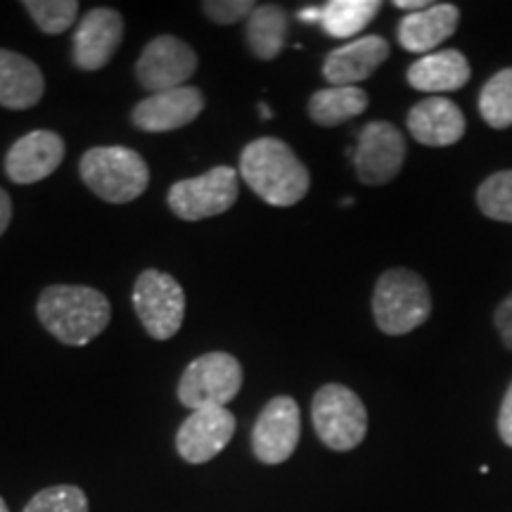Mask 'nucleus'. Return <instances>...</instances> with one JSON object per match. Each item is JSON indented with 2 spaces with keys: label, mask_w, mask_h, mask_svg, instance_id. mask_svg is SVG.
I'll list each match as a JSON object with an SVG mask.
<instances>
[{
  "label": "nucleus",
  "mask_w": 512,
  "mask_h": 512,
  "mask_svg": "<svg viewBox=\"0 0 512 512\" xmlns=\"http://www.w3.org/2000/svg\"><path fill=\"white\" fill-rule=\"evenodd\" d=\"M240 176L271 207H294L311 188L309 169L280 138L252 140L240 155Z\"/></svg>",
  "instance_id": "1"
},
{
  "label": "nucleus",
  "mask_w": 512,
  "mask_h": 512,
  "mask_svg": "<svg viewBox=\"0 0 512 512\" xmlns=\"http://www.w3.org/2000/svg\"><path fill=\"white\" fill-rule=\"evenodd\" d=\"M38 320L67 347H86L112 320V306L100 290L81 285H50L36 304Z\"/></svg>",
  "instance_id": "2"
},
{
  "label": "nucleus",
  "mask_w": 512,
  "mask_h": 512,
  "mask_svg": "<svg viewBox=\"0 0 512 512\" xmlns=\"http://www.w3.org/2000/svg\"><path fill=\"white\" fill-rule=\"evenodd\" d=\"M81 181L100 200L110 204H128L138 200L150 185V169L145 159L131 147L110 145L93 147L81 157Z\"/></svg>",
  "instance_id": "3"
},
{
  "label": "nucleus",
  "mask_w": 512,
  "mask_h": 512,
  "mask_svg": "<svg viewBox=\"0 0 512 512\" xmlns=\"http://www.w3.org/2000/svg\"><path fill=\"white\" fill-rule=\"evenodd\" d=\"M432 313V294L425 280L408 268L382 273L373 294V316L384 335H408Z\"/></svg>",
  "instance_id": "4"
},
{
  "label": "nucleus",
  "mask_w": 512,
  "mask_h": 512,
  "mask_svg": "<svg viewBox=\"0 0 512 512\" xmlns=\"http://www.w3.org/2000/svg\"><path fill=\"white\" fill-rule=\"evenodd\" d=\"M316 434L332 451H351L366 439L368 413L354 389L344 384H325L311 403Z\"/></svg>",
  "instance_id": "5"
},
{
  "label": "nucleus",
  "mask_w": 512,
  "mask_h": 512,
  "mask_svg": "<svg viewBox=\"0 0 512 512\" xmlns=\"http://www.w3.org/2000/svg\"><path fill=\"white\" fill-rule=\"evenodd\" d=\"M242 387V366L233 354L211 351L190 363L178 382V401L192 411L223 408L238 396Z\"/></svg>",
  "instance_id": "6"
},
{
  "label": "nucleus",
  "mask_w": 512,
  "mask_h": 512,
  "mask_svg": "<svg viewBox=\"0 0 512 512\" xmlns=\"http://www.w3.org/2000/svg\"><path fill=\"white\" fill-rule=\"evenodd\" d=\"M240 176L233 166H214L207 174L171 185L166 202L178 219L202 221L219 216L238 202Z\"/></svg>",
  "instance_id": "7"
},
{
  "label": "nucleus",
  "mask_w": 512,
  "mask_h": 512,
  "mask_svg": "<svg viewBox=\"0 0 512 512\" xmlns=\"http://www.w3.org/2000/svg\"><path fill=\"white\" fill-rule=\"evenodd\" d=\"M133 309L147 335L166 342L181 330L185 318V292L174 275L147 268L133 287Z\"/></svg>",
  "instance_id": "8"
},
{
  "label": "nucleus",
  "mask_w": 512,
  "mask_h": 512,
  "mask_svg": "<svg viewBox=\"0 0 512 512\" xmlns=\"http://www.w3.org/2000/svg\"><path fill=\"white\" fill-rule=\"evenodd\" d=\"M195 72L197 53L176 36H157L147 43L136 64L138 83L152 95L181 88Z\"/></svg>",
  "instance_id": "9"
},
{
  "label": "nucleus",
  "mask_w": 512,
  "mask_h": 512,
  "mask_svg": "<svg viewBox=\"0 0 512 512\" xmlns=\"http://www.w3.org/2000/svg\"><path fill=\"white\" fill-rule=\"evenodd\" d=\"M406 162V140L389 121H370L358 136L354 169L358 181L366 185L389 183Z\"/></svg>",
  "instance_id": "10"
},
{
  "label": "nucleus",
  "mask_w": 512,
  "mask_h": 512,
  "mask_svg": "<svg viewBox=\"0 0 512 512\" xmlns=\"http://www.w3.org/2000/svg\"><path fill=\"white\" fill-rule=\"evenodd\" d=\"M302 437V415L292 396H275L264 406L252 432L254 456L266 465H280L292 456Z\"/></svg>",
  "instance_id": "11"
},
{
  "label": "nucleus",
  "mask_w": 512,
  "mask_h": 512,
  "mask_svg": "<svg viewBox=\"0 0 512 512\" xmlns=\"http://www.w3.org/2000/svg\"><path fill=\"white\" fill-rule=\"evenodd\" d=\"M124 41V17L112 8L88 10L74 34L72 60L83 72L107 67Z\"/></svg>",
  "instance_id": "12"
},
{
  "label": "nucleus",
  "mask_w": 512,
  "mask_h": 512,
  "mask_svg": "<svg viewBox=\"0 0 512 512\" xmlns=\"http://www.w3.org/2000/svg\"><path fill=\"white\" fill-rule=\"evenodd\" d=\"M235 434V415L228 408H202L192 411L176 434V448L192 465L216 458Z\"/></svg>",
  "instance_id": "13"
},
{
  "label": "nucleus",
  "mask_w": 512,
  "mask_h": 512,
  "mask_svg": "<svg viewBox=\"0 0 512 512\" xmlns=\"http://www.w3.org/2000/svg\"><path fill=\"white\" fill-rule=\"evenodd\" d=\"M64 162V140L55 131L38 128L22 136L8 150L5 157V174L19 185H31L55 174Z\"/></svg>",
  "instance_id": "14"
},
{
  "label": "nucleus",
  "mask_w": 512,
  "mask_h": 512,
  "mask_svg": "<svg viewBox=\"0 0 512 512\" xmlns=\"http://www.w3.org/2000/svg\"><path fill=\"white\" fill-rule=\"evenodd\" d=\"M204 110L202 91L192 86H181L174 91L155 93L140 100L133 107L131 119L140 131L147 133H169L183 128L200 117Z\"/></svg>",
  "instance_id": "15"
},
{
  "label": "nucleus",
  "mask_w": 512,
  "mask_h": 512,
  "mask_svg": "<svg viewBox=\"0 0 512 512\" xmlns=\"http://www.w3.org/2000/svg\"><path fill=\"white\" fill-rule=\"evenodd\" d=\"M389 43L382 36H363L332 50L323 62V76L332 86H356L370 79L389 57Z\"/></svg>",
  "instance_id": "16"
},
{
  "label": "nucleus",
  "mask_w": 512,
  "mask_h": 512,
  "mask_svg": "<svg viewBox=\"0 0 512 512\" xmlns=\"http://www.w3.org/2000/svg\"><path fill=\"white\" fill-rule=\"evenodd\" d=\"M465 114L456 102L446 98H427L408 112V131L427 147H446L465 136Z\"/></svg>",
  "instance_id": "17"
},
{
  "label": "nucleus",
  "mask_w": 512,
  "mask_h": 512,
  "mask_svg": "<svg viewBox=\"0 0 512 512\" xmlns=\"http://www.w3.org/2000/svg\"><path fill=\"white\" fill-rule=\"evenodd\" d=\"M460 10L451 3H432L430 8L411 12L399 22V43L408 53L430 55L434 48L448 41L458 29Z\"/></svg>",
  "instance_id": "18"
},
{
  "label": "nucleus",
  "mask_w": 512,
  "mask_h": 512,
  "mask_svg": "<svg viewBox=\"0 0 512 512\" xmlns=\"http://www.w3.org/2000/svg\"><path fill=\"white\" fill-rule=\"evenodd\" d=\"M46 79L29 57L0 48V105L8 110H29L41 102Z\"/></svg>",
  "instance_id": "19"
},
{
  "label": "nucleus",
  "mask_w": 512,
  "mask_h": 512,
  "mask_svg": "<svg viewBox=\"0 0 512 512\" xmlns=\"http://www.w3.org/2000/svg\"><path fill=\"white\" fill-rule=\"evenodd\" d=\"M408 83L422 93L460 91L470 81V62L458 50H439L408 67Z\"/></svg>",
  "instance_id": "20"
},
{
  "label": "nucleus",
  "mask_w": 512,
  "mask_h": 512,
  "mask_svg": "<svg viewBox=\"0 0 512 512\" xmlns=\"http://www.w3.org/2000/svg\"><path fill=\"white\" fill-rule=\"evenodd\" d=\"M247 46L259 60H275L285 48L287 15L280 5H256L252 17L247 19Z\"/></svg>",
  "instance_id": "21"
},
{
  "label": "nucleus",
  "mask_w": 512,
  "mask_h": 512,
  "mask_svg": "<svg viewBox=\"0 0 512 512\" xmlns=\"http://www.w3.org/2000/svg\"><path fill=\"white\" fill-rule=\"evenodd\" d=\"M368 93L358 86H332L316 91L309 100V117L318 126H337L366 112Z\"/></svg>",
  "instance_id": "22"
},
{
  "label": "nucleus",
  "mask_w": 512,
  "mask_h": 512,
  "mask_svg": "<svg viewBox=\"0 0 512 512\" xmlns=\"http://www.w3.org/2000/svg\"><path fill=\"white\" fill-rule=\"evenodd\" d=\"M380 0H332L323 8L325 34L332 38H354L380 15Z\"/></svg>",
  "instance_id": "23"
},
{
  "label": "nucleus",
  "mask_w": 512,
  "mask_h": 512,
  "mask_svg": "<svg viewBox=\"0 0 512 512\" xmlns=\"http://www.w3.org/2000/svg\"><path fill=\"white\" fill-rule=\"evenodd\" d=\"M479 114L491 128L512 126V67L501 69L479 93Z\"/></svg>",
  "instance_id": "24"
},
{
  "label": "nucleus",
  "mask_w": 512,
  "mask_h": 512,
  "mask_svg": "<svg viewBox=\"0 0 512 512\" xmlns=\"http://www.w3.org/2000/svg\"><path fill=\"white\" fill-rule=\"evenodd\" d=\"M24 10L29 12L43 34L57 36L76 22L79 3L76 0H27Z\"/></svg>",
  "instance_id": "25"
},
{
  "label": "nucleus",
  "mask_w": 512,
  "mask_h": 512,
  "mask_svg": "<svg viewBox=\"0 0 512 512\" xmlns=\"http://www.w3.org/2000/svg\"><path fill=\"white\" fill-rule=\"evenodd\" d=\"M477 204L489 219L512 223V171L486 178L477 190Z\"/></svg>",
  "instance_id": "26"
},
{
  "label": "nucleus",
  "mask_w": 512,
  "mask_h": 512,
  "mask_svg": "<svg viewBox=\"0 0 512 512\" xmlns=\"http://www.w3.org/2000/svg\"><path fill=\"white\" fill-rule=\"evenodd\" d=\"M24 512H88V498L79 486H50V489L38 491Z\"/></svg>",
  "instance_id": "27"
},
{
  "label": "nucleus",
  "mask_w": 512,
  "mask_h": 512,
  "mask_svg": "<svg viewBox=\"0 0 512 512\" xmlns=\"http://www.w3.org/2000/svg\"><path fill=\"white\" fill-rule=\"evenodd\" d=\"M202 10L216 24H238L252 17L256 3L252 0H204Z\"/></svg>",
  "instance_id": "28"
},
{
  "label": "nucleus",
  "mask_w": 512,
  "mask_h": 512,
  "mask_svg": "<svg viewBox=\"0 0 512 512\" xmlns=\"http://www.w3.org/2000/svg\"><path fill=\"white\" fill-rule=\"evenodd\" d=\"M498 434H501L503 444L512 448V382L503 396L501 413H498Z\"/></svg>",
  "instance_id": "29"
},
{
  "label": "nucleus",
  "mask_w": 512,
  "mask_h": 512,
  "mask_svg": "<svg viewBox=\"0 0 512 512\" xmlns=\"http://www.w3.org/2000/svg\"><path fill=\"white\" fill-rule=\"evenodd\" d=\"M494 320H496L498 332H501L503 337V344L508 349H512V294L501 306H498Z\"/></svg>",
  "instance_id": "30"
},
{
  "label": "nucleus",
  "mask_w": 512,
  "mask_h": 512,
  "mask_svg": "<svg viewBox=\"0 0 512 512\" xmlns=\"http://www.w3.org/2000/svg\"><path fill=\"white\" fill-rule=\"evenodd\" d=\"M10 221H12V200L8 192L0 188V235L8 230Z\"/></svg>",
  "instance_id": "31"
},
{
  "label": "nucleus",
  "mask_w": 512,
  "mask_h": 512,
  "mask_svg": "<svg viewBox=\"0 0 512 512\" xmlns=\"http://www.w3.org/2000/svg\"><path fill=\"white\" fill-rule=\"evenodd\" d=\"M394 5L399 10H413V12H420L425 8H430L432 3H427V0H394Z\"/></svg>",
  "instance_id": "32"
},
{
  "label": "nucleus",
  "mask_w": 512,
  "mask_h": 512,
  "mask_svg": "<svg viewBox=\"0 0 512 512\" xmlns=\"http://www.w3.org/2000/svg\"><path fill=\"white\" fill-rule=\"evenodd\" d=\"M320 17H323V8H306L299 12V19H302V22H309V24L320 22Z\"/></svg>",
  "instance_id": "33"
},
{
  "label": "nucleus",
  "mask_w": 512,
  "mask_h": 512,
  "mask_svg": "<svg viewBox=\"0 0 512 512\" xmlns=\"http://www.w3.org/2000/svg\"><path fill=\"white\" fill-rule=\"evenodd\" d=\"M261 117H264V119H271V110H268L266 105H261Z\"/></svg>",
  "instance_id": "34"
},
{
  "label": "nucleus",
  "mask_w": 512,
  "mask_h": 512,
  "mask_svg": "<svg viewBox=\"0 0 512 512\" xmlns=\"http://www.w3.org/2000/svg\"><path fill=\"white\" fill-rule=\"evenodd\" d=\"M0 512H10V510H8V505H5L3 498H0Z\"/></svg>",
  "instance_id": "35"
}]
</instances>
